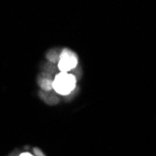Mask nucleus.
<instances>
[{"instance_id": "2", "label": "nucleus", "mask_w": 156, "mask_h": 156, "mask_svg": "<svg viewBox=\"0 0 156 156\" xmlns=\"http://www.w3.org/2000/svg\"><path fill=\"white\" fill-rule=\"evenodd\" d=\"M78 66V57L77 55L70 50L65 49L60 53L58 67L61 72L67 73L70 70L76 68Z\"/></svg>"}, {"instance_id": "3", "label": "nucleus", "mask_w": 156, "mask_h": 156, "mask_svg": "<svg viewBox=\"0 0 156 156\" xmlns=\"http://www.w3.org/2000/svg\"><path fill=\"white\" fill-rule=\"evenodd\" d=\"M40 86L42 89H44L46 91L51 90L52 89V80H50L49 79H43L40 81Z\"/></svg>"}, {"instance_id": "4", "label": "nucleus", "mask_w": 156, "mask_h": 156, "mask_svg": "<svg viewBox=\"0 0 156 156\" xmlns=\"http://www.w3.org/2000/svg\"><path fill=\"white\" fill-rule=\"evenodd\" d=\"M34 152H35L36 156H45L43 153H42V151L39 149H37V148L34 149Z\"/></svg>"}, {"instance_id": "1", "label": "nucleus", "mask_w": 156, "mask_h": 156, "mask_svg": "<svg viewBox=\"0 0 156 156\" xmlns=\"http://www.w3.org/2000/svg\"><path fill=\"white\" fill-rule=\"evenodd\" d=\"M76 83L77 80L74 75L60 72L55 76L52 81V88L57 94L66 95L75 89Z\"/></svg>"}, {"instance_id": "5", "label": "nucleus", "mask_w": 156, "mask_h": 156, "mask_svg": "<svg viewBox=\"0 0 156 156\" xmlns=\"http://www.w3.org/2000/svg\"><path fill=\"white\" fill-rule=\"evenodd\" d=\"M20 156H34V155H32V154L29 153V152H23Z\"/></svg>"}]
</instances>
